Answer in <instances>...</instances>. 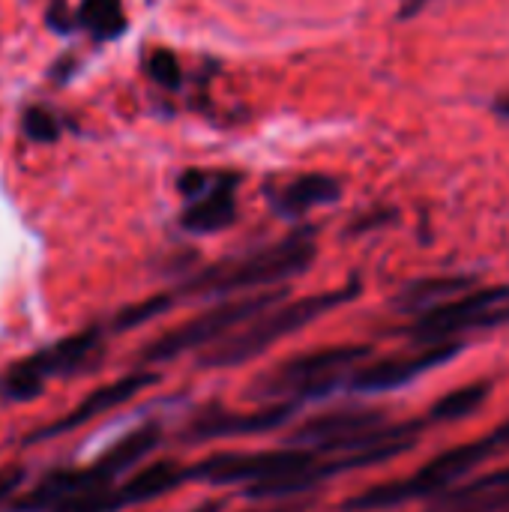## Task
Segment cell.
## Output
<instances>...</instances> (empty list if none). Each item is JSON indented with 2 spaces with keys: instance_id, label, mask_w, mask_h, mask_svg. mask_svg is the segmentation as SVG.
Returning <instances> with one entry per match:
<instances>
[{
  "instance_id": "cell-1",
  "label": "cell",
  "mask_w": 509,
  "mask_h": 512,
  "mask_svg": "<svg viewBox=\"0 0 509 512\" xmlns=\"http://www.w3.org/2000/svg\"><path fill=\"white\" fill-rule=\"evenodd\" d=\"M318 255L315 228H297L273 246H264L234 264H216L186 282V294H234L252 288H273L285 279H294L312 267Z\"/></svg>"
},
{
  "instance_id": "cell-2",
  "label": "cell",
  "mask_w": 509,
  "mask_h": 512,
  "mask_svg": "<svg viewBox=\"0 0 509 512\" xmlns=\"http://www.w3.org/2000/svg\"><path fill=\"white\" fill-rule=\"evenodd\" d=\"M360 294V282H348L345 288L327 291V294H312L303 300H291L285 306L267 309L261 312L255 321H249L246 327H240L234 336H225L207 357L204 366H216V369H231L240 363L255 360L258 354H264L273 342L309 327L312 321L324 318L327 312L351 303Z\"/></svg>"
},
{
  "instance_id": "cell-3",
  "label": "cell",
  "mask_w": 509,
  "mask_h": 512,
  "mask_svg": "<svg viewBox=\"0 0 509 512\" xmlns=\"http://www.w3.org/2000/svg\"><path fill=\"white\" fill-rule=\"evenodd\" d=\"M504 453V444L498 438V432H492L489 438L453 447L447 453H441L435 462H429L423 471H417L408 480L399 483H387V486H375L363 495H357L354 501L345 504V512H375V510H390L417 498H432V495H444L456 480H462L465 474H471L480 462L492 459Z\"/></svg>"
},
{
  "instance_id": "cell-4",
  "label": "cell",
  "mask_w": 509,
  "mask_h": 512,
  "mask_svg": "<svg viewBox=\"0 0 509 512\" xmlns=\"http://www.w3.org/2000/svg\"><path fill=\"white\" fill-rule=\"evenodd\" d=\"M285 297L282 288H270L267 294H252V297H243V300H231V303H222L192 321H186L183 327L159 336L156 342H150L144 351H141V360L144 363H165V360H174L186 351H195V348H204V345H213L219 339H225L231 330L255 321L261 312L273 309L279 300Z\"/></svg>"
},
{
  "instance_id": "cell-5",
  "label": "cell",
  "mask_w": 509,
  "mask_h": 512,
  "mask_svg": "<svg viewBox=\"0 0 509 512\" xmlns=\"http://www.w3.org/2000/svg\"><path fill=\"white\" fill-rule=\"evenodd\" d=\"M504 321H509V288L489 285V288H471L423 312L408 327V336L420 345H441V342H453V336L459 333L477 327H498Z\"/></svg>"
},
{
  "instance_id": "cell-6",
  "label": "cell",
  "mask_w": 509,
  "mask_h": 512,
  "mask_svg": "<svg viewBox=\"0 0 509 512\" xmlns=\"http://www.w3.org/2000/svg\"><path fill=\"white\" fill-rule=\"evenodd\" d=\"M102 333L96 327L81 330L75 336H66L60 342H54L51 348L24 357L21 363H15L3 381H0V393L9 402H30L45 390V381L51 375H66L75 372L78 366H84L96 351H99Z\"/></svg>"
},
{
  "instance_id": "cell-7",
  "label": "cell",
  "mask_w": 509,
  "mask_h": 512,
  "mask_svg": "<svg viewBox=\"0 0 509 512\" xmlns=\"http://www.w3.org/2000/svg\"><path fill=\"white\" fill-rule=\"evenodd\" d=\"M369 357L366 345H333L321 351L300 354L264 378L267 396H318L336 387L345 375H354L357 366Z\"/></svg>"
},
{
  "instance_id": "cell-8",
  "label": "cell",
  "mask_w": 509,
  "mask_h": 512,
  "mask_svg": "<svg viewBox=\"0 0 509 512\" xmlns=\"http://www.w3.org/2000/svg\"><path fill=\"white\" fill-rule=\"evenodd\" d=\"M237 171H210V183L186 198L180 213V228L189 234H219L237 222Z\"/></svg>"
},
{
  "instance_id": "cell-9",
  "label": "cell",
  "mask_w": 509,
  "mask_h": 512,
  "mask_svg": "<svg viewBox=\"0 0 509 512\" xmlns=\"http://www.w3.org/2000/svg\"><path fill=\"white\" fill-rule=\"evenodd\" d=\"M153 384H156V375H153V372H132V375H126V378H120V381H114V384H105V387L93 390L75 411H69L66 417H60L57 423H51V426H45V429L27 435L24 444H36V441H48V438L66 435V432H75V429L87 426L90 420H96V417H102V414L120 408V405H126L129 399H135L141 390H147V387H153Z\"/></svg>"
},
{
  "instance_id": "cell-10",
  "label": "cell",
  "mask_w": 509,
  "mask_h": 512,
  "mask_svg": "<svg viewBox=\"0 0 509 512\" xmlns=\"http://www.w3.org/2000/svg\"><path fill=\"white\" fill-rule=\"evenodd\" d=\"M462 351V345L456 342H441V345H426V351L411 354V357H393V360H381L375 366H366L360 372L351 375V387L363 390V393H384V390H396L411 384L414 378H420L423 372L450 363L456 354Z\"/></svg>"
},
{
  "instance_id": "cell-11",
  "label": "cell",
  "mask_w": 509,
  "mask_h": 512,
  "mask_svg": "<svg viewBox=\"0 0 509 512\" xmlns=\"http://www.w3.org/2000/svg\"><path fill=\"white\" fill-rule=\"evenodd\" d=\"M342 198V183L330 174H300L282 189L270 192V207L282 219H300L315 207L336 204Z\"/></svg>"
},
{
  "instance_id": "cell-12",
  "label": "cell",
  "mask_w": 509,
  "mask_h": 512,
  "mask_svg": "<svg viewBox=\"0 0 509 512\" xmlns=\"http://www.w3.org/2000/svg\"><path fill=\"white\" fill-rule=\"evenodd\" d=\"M294 417V405H273L258 414H213L195 420L192 435L195 438H231V435H255V432H270L279 429Z\"/></svg>"
},
{
  "instance_id": "cell-13",
  "label": "cell",
  "mask_w": 509,
  "mask_h": 512,
  "mask_svg": "<svg viewBox=\"0 0 509 512\" xmlns=\"http://www.w3.org/2000/svg\"><path fill=\"white\" fill-rule=\"evenodd\" d=\"M509 507V468L495 471L459 492H444L432 512H498Z\"/></svg>"
},
{
  "instance_id": "cell-14",
  "label": "cell",
  "mask_w": 509,
  "mask_h": 512,
  "mask_svg": "<svg viewBox=\"0 0 509 512\" xmlns=\"http://www.w3.org/2000/svg\"><path fill=\"white\" fill-rule=\"evenodd\" d=\"M471 288H477L474 276H429V279H417V282H411L396 297V309H402L408 315L411 312L423 315V312H429V309H435V306H441V303H447V300H453V297H459V294H465Z\"/></svg>"
},
{
  "instance_id": "cell-15",
  "label": "cell",
  "mask_w": 509,
  "mask_h": 512,
  "mask_svg": "<svg viewBox=\"0 0 509 512\" xmlns=\"http://www.w3.org/2000/svg\"><path fill=\"white\" fill-rule=\"evenodd\" d=\"M75 15L78 24L99 42H111L126 30V12L120 0H84Z\"/></svg>"
},
{
  "instance_id": "cell-16",
  "label": "cell",
  "mask_w": 509,
  "mask_h": 512,
  "mask_svg": "<svg viewBox=\"0 0 509 512\" xmlns=\"http://www.w3.org/2000/svg\"><path fill=\"white\" fill-rule=\"evenodd\" d=\"M489 384H468L462 390H453L447 393L441 402L432 405L429 411V420L432 423H456V420H465L471 414H477L483 408V402L489 399Z\"/></svg>"
},
{
  "instance_id": "cell-17",
  "label": "cell",
  "mask_w": 509,
  "mask_h": 512,
  "mask_svg": "<svg viewBox=\"0 0 509 512\" xmlns=\"http://www.w3.org/2000/svg\"><path fill=\"white\" fill-rule=\"evenodd\" d=\"M174 306V297L171 294H156V297H147L135 306H126L123 312H117L114 318V330H132V327H141L159 315H165L168 309Z\"/></svg>"
},
{
  "instance_id": "cell-18",
  "label": "cell",
  "mask_w": 509,
  "mask_h": 512,
  "mask_svg": "<svg viewBox=\"0 0 509 512\" xmlns=\"http://www.w3.org/2000/svg\"><path fill=\"white\" fill-rule=\"evenodd\" d=\"M147 75H150L159 87H165V90H177V87L183 84L180 60H177V54H171L168 48L150 51V57H147Z\"/></svg>"
},
{
  "instance_id": "cell-19",
  "label": "cell",
  "mask_w": 509,
  "mask_h": 512,
  "mask_svg": "<svg viewBox=\"0 0 509 512\" xmlns=\"http://www.w3.org/2000/svg\"><path fill=\"white\" fill-rule=\"evenodd\" d=\"M24 135L30 141H39V144H48V141H57L60 138V120L48 111V108H27L24 111Z\"/></svg>"
},
{
  "instance_id": "cell-20",
  "label": "cell",
  "mask_w": 509,
  "mask_h": 512,
  "mask_svg": "<svg viewBox=\"0 0 509 512\" xmlns=\"http://www.w3.org/2000/svg\"><path fill=\"white\" fill-rule=\"evenodd\" d=\"M48 24H51V30H57V33H69L72 30V24H78V15H72L66 6H63V0H57V3H51V9H48Z\"/></svg>"
},
{
  "instance_id": "cell-21",
  "label": "cell",
  "mask_w": 509,
  "mask_h": 512,
  "mask_svg": "<svg viewBox=\"0 0 509 512\" xmlns=\"http://www.w3.org/2000/svg\"><path fill=\"white\" fill-rule=\"evenodd\" d=\"M24 468H18V465H12V468H6V471H0V504L6 501V498H12L18 489H21V483H24Z\"/></svg>"
},
{
  "instance_id": "cell-22",
  "label": "cell",
  "mask_w": 509,
  "mask_h": 512,
  "mask_svg": "<svg viewBox=\"0 0 509 512\" xmlns=\"http://www.w3.org/2000/svg\"><path fill=\"white\" fill-rule=\"evenodd\" d=\"M435 0H399V18L402 21H411V18H417L423 9H429Z\"/></svg>"
},
{
  "instance_id": "cell-23",
  "label": "cell",
  "mask_w": 509,
  "mask_h": 512,
  "mask_svg": "<svg viewBox=\"0 0 509 512\" xmlns=\"http://www.w3.org/2000/svg\"><path fill=\"white\" fill-rule=\"evenodd\" d=\"M495 111H498V117L509 120V96H501V99L495 102Z\"/></svg>"
},
{
  "instance_id": "cell-24",
  "label": "cell",
  "mask_w": 509,
  "mask_h": 512,
  "mask_svg": "<svg viewBox=\"0 0 509 512\" xmlns=\"http://www.w3.org/2000/svg\"><path fill=\"white\" fill-rule=\"evenodd\" d=\"M498 438H501L504 450H509V423H507V426H501V429H498Z\"/></svg>"
},
{
  "instance_id": "cell-25",
  "label": "cell",
  "mask_w": 509,
  "mask_h": 512,
  "mask_svg": "<svg viewBox=\"0 0 509 512\" xmlns=\"http://www.w3.org/2000/svg\"><path fill=\"white\" fill-rule=\"evenodd\" d=\"M195 512H219V507H216V504H207V507H201V510Z\"/></svg>"
}]
</instances>
